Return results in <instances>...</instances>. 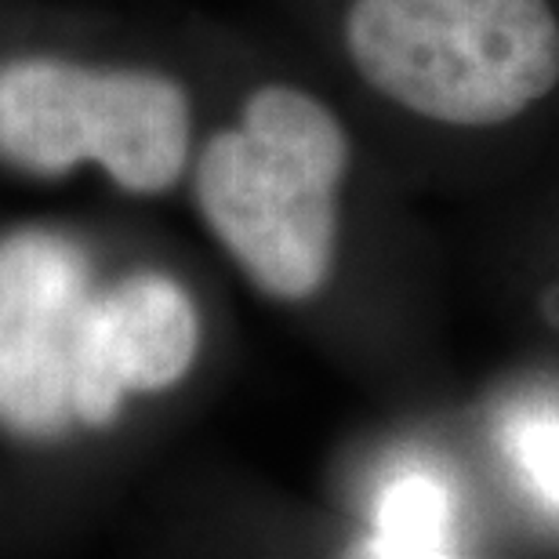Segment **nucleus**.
<instances>
[{
  "label": "nucleus",
  "mask_w": 559,
  "mask_h": 559,
  "mask_svg": "<svg viewBox=\"0 0 559 559\" xmlns=\"http://www.w3.org/2000/svg\"><path fill=\"white\" fill-rule=\"evenodd\" d=\"M98 280L87 243L59 222L0 229V432L29 443L76 432V349Z\"/></svg>",
  "instance_id": "4"
},
{
  "label": "nucleus",
  "mask_w": 559,
  "mask_h": 559,
  "mask_svg": "<svg viewBox=\"0 0 559 559\" xmlns=\"http://www.w3.org/2000/svg\"><path fill=\"white\" fill-rule=\"evenodd\" d=\"M356 139L317 87L265 76L204 128L186 178L200 226L280 306L331 284Z\"/></svg>",
  "instance_id": "1"
},
{
  "label": "nucleus",
  "mask_w": 559,
  "mask_h": 559,
  "mask_svg": "<svg viewBox=\"0 0 559 559\" xmlns=\"http://www.w3.org/2000/svg\"><path fill=\"white\" fill-rule=\"evenodd\" d=\"M342 559H457V556L454 552H443V556H396V552L382 549V545H378L371 534H367V538L356 542Z\"/></svg>",
  "instance_id": "8"
},
{
  "label": "nucleus",
  "mask_w": 559,
  "mask_h": 559,
  "mask_svg": "<svg viewBox=\"0 0 559 559\" xmlns=\"http://www.w3.org/2000/svg\"><path fill=\"white\" fill-rule=\"evenodd\" d=\"M454 501L443 476L432 468H400L382 484L374 501L371 538L396 556L451 552Z\"/></svg>",
  "instance_id": "6"
},
{
  "label": "nucleus",
  "mask_w": 559,
  "mask_h": 559,
  "mask_svg": "<svg viewBox=\"0 0 559 559\" xmlns=\"http://www.w3.org/2000/svg\"><path fill=\"white\" fill-rule=\"evenodd\" d=\"M200 345V306L175 273L135 265L103 276L76 349V429H109L131 400L171 393L197 367Z\"/></svg>",
  "instance_id": "5"
},
{
  "label": "nucleus",
  "mask_w": 559,
  "mask_h": 559,
  "mask_svg": "<svg viewBox=\"0 0 559 559\" xmlns=\"http://www.w3.org/2000/svg\"><path fill=\"white\" fill-rule=\"evenodd\" d=\"M338 48L378 103L454 135L506 131L559 92L556 0H345Z\"/></svg>",
  "instance_id": "3"
},
{
  "label": "nucleus",
  "mask_w": 559,
  "mask_h": 559,
  "mask_svg": "<svg viewBox=\"0 0 559 559\" xmlns=\"http://www.w3.org/2000/svg\"><path fill=\"white\" fill-rule=\"evenodd\" d=\"M512 468L527 495L559 516V407L556 404H523L501 425Z\"/></svg>",
  "instance_id": "7"
},
{
  "label": "nucleus",
  "mask_w": 559,
  "mask_h": 559,
  "mask_svg": "<svg viewBox=\"0 0 559 559\" xmlns=\"http://www.w3.org/2000/svg\"><path fill=\"white\" fill-rule=\"evenodd\" d=\"M204 120L171 66L62 44L0 51V178L66 189L98 178L124 200L186 189Z\"/></svg>",
  "instance_id": "2"
}]
</instances>
